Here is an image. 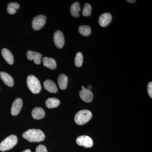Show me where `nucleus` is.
<instances>
[{
	"mask_svg": "<svg viewBox=\"0 0 152 152\" xmlns=\"http://www.w3.org/2000/svg\"><path fill=\"white\" fill-rule=\"evenodd\" d=\"M27 57L29 60H34V62L36 64H39L41 63L42 55L37 52L28 51L27 53Z\"/></svg>",
	"mask_w": 152,
	"mask_h": 152,
	"instance_id": "obj_11",
	"label": "nucleus"
},
{
	"mask_svg": "<svg viewBox=\"0 0 152 152\" xmlns=\"http://www.w3.org/2000/svg\"><path fill=\"white\" fill-rule=\"evenodd\" d=\"M92 114L88 110H82L76 114L75 121L77 125H82L88 123L91 118Z\"/></svg>",
	"mask_w": 152,
	"mask_h": 152,
	"instance_id": "obj_2",
	"label": "nucleus"
},
{
	"mask_svg": "<svg viewBox=\"0 0 152 152\" xmlns=\"http://www.w3.org/2000/svg\"><path fill=\"white\" fill-rule=\"evenodd\" d=\"M23 152H31V151L30 149H27L23 151Z\"/></svg>",
	"mask_w": 152,
	"mask_h": 152,
	"instance_id": "obj_27",
	"label": "nucleus"
},
{
	"mask_svg": "<svg viewBox=\"0 0 152 152\" xmlns=\"http://www.w3.org/2000/svg\"><path fill=\"white\" fill-rule=\"evenodd\" d=\"M78 145L85 148H91L93 146L94 142L92 139L88 136H81L78 137L76 140Z\"/></svg>",
	"mask_w": 152,
	"mask_h": 152,
	"instance_id": "obj_6",
	"label": "nucleus"
},
{
	"mask_svg": "<svg viewBox=\"0 0 152 152\" xmlns=\"http://www.w3.org/2000/svg\"><path fill=\"white\" fill-rule=\"evenodd\" d=\"M79 32L82 36L87 37L90 35L91 30L89 26H81L79 28Z\"/></svg>",
	"mask_w": 152,
	"mask_h": 152,
	"instance_id": "obj_21",
	"label": "nucleus"
},
{
	"mask_svg": "<svg viewBox=\"0 0 152 152\" xmlns=\"http://www.w3.org/2000/svg\"><path fill=\"white\" fill-rule=\"evenodd\" d=\"M71 14L73 17L78 18L80 16L79 12H80V4L78 2H75L72 4L71 7Z\"/></svg>",
	"mask_w": 152,
	"mask_h": 152,
	"instance_id": "obj_19",
	"label": "nucleus"
},
{
	"mask_svg": "<svg viewBox=\"0 0 152 152\" xmlns=\"http://www.w3.org/2000/svg\"><path fill=\"white\" fill-rule=\"evenodd\" d=\"M92 88V87L91 86H88V89L91 90Z\"/></svg>",
	"mask_w": 152,
	"mask_h": 152,
	"instance_id": "obj_28",
	"label": "nucleus"
},
{
	"mask_svg": "<svg viewBox=\"0 0 152 152\" xmlns=\"http://www.w3.org/2000/svg\"><path fill=\"white\" fill-rule=\"evenodd\" d=\"M82 89L80 92V96L81 99L86 102H91L94 97L92 92L91 90L86 88L83 86H82Z\"/></svg>",
	"mask_w": 152,
	"mask_h": 152,
	"instance_id": "obj_7",
	"label": "nucleus"
},
{
	"mask_svg": "<svg viewBox=\"0 0 152 152\" xmlns=\"http://www.w3.org/2000/svg\"><path fill=\"white\" fill-rule=\"evenodd\" d=\"M147 90L149 95L151 98H152V82H151L148 84Z\"/></svg>",
	"mask_w": 152,
	"mask_h": 152,
	"instance_id": "obj_25",
	"label": "nucleus"
},
{
	"mask_svg": "<svg viewBox=\"0 0 152 152\" xmlns=\"http://www.w3.org/2000/svg\"><path fill=\"white\" fill-rule=\"evenodd\" d=\"M36 152H48L46 147L42 145H39L36 150Z\"/></svg>",
	"mask_w": 152,
	"mask_h": 152,
	"instance_id": "obj_24",
	"label": "nucleus"
},
{
	"mask_svg": "<svg viewBox=\"0 0 152 152\" xmlns=\"http://www.w3.org/2000/svg\"><path fill=\"white\" fill-rule=\"evenodd\" d=\"M18 139L15 135L7 137L0 143V151L4 152L11 149L18 143Z\"/></svg>",
	"mask_w": 152,
	"mask_h": 152,
	"instance_id": "obj_4",
	"label": "nucleus"
},
{
	"mask_svg": "<svg viewBox=\"0 0 152 152\" xmlns=\"http://www.w3.org/2000/svg\"><path fill=\"white\" fill-rule=\"evenodd\" d=\"M127 1L130 3H134L136 1H134V0H128Z\"/></svg>",
	"mask_w": 152,
	"mask_h": 152,
	"instance_id": "obj_26",
	"label": "nucleus"
},
{
	"mask_svg": "<svg viewBox=\"0 0 152 152\" xmlns=\"http://www.w3.org/2000/svg\"><path fill=\"white\" fill-rule=\"evenodd\" d=\"M92 7L90 4H85L82 14L84 17H88L91 15V14Z\"/></svg>",
	"mask_w": 152,
	"mask_h": 152,
	"instance_id": "obj_23",
	"label": "nucleus"
},
{
	"mask_svg": "<svg viewBox=\"0 0 152 152\" xmlns=\"http://www.w3.org/2000/svg\"><path fill=\"white\" fill-rule=\"evenodd\" d=\"M1 54L7 63L9 64L12 65L14 63V57L11 52L8 49L4 48L1 50Z\"/></svg>",
	"mask_w": 152,
	"mask_h": 152,
	"instance_id": "obj_16",
	"label": "nucleus"
},
{
	"mask_svg": "<svg viewBox=\"0 0 152 152\" xmlns=\"http://www.w3.org/2000/svg\"><path fill=\"white\" fill-rule=\"evenodd\" d=\"M20 7V5L18 3L12 2L7 5V11L10 15H13L16 12L17 10Z\"/></svg>",
	"mask_w": 152,
	"mask_h": 152,
	"instance_id": "obj_20",
	"label": "nucleus"
},
{
	"mask_svg": "<svg viewBox=\"0 0 152 152\" xmlns=\"http://www.w3.org/2000/svg\"><path fill=\"white\" fill-rule=\"evenodd\" d=\"M112 17L110 13H104L102 14L99 18V23L100 26L103 27H105L111 21Z\"/></svg>",
	"mask_w": 152,
	"mask_h": 152,
	"instance_id": "obj_10",
	"label": "nucleus"
},
{
	"mask_svg": "<svg viewBox=\"0 0 152 152\" xmlns=\"http://www.w3.org/2000/svg\"><path fill=\"white\" fill-rule=\"evenodd\" d=\"M45 104L48 108H53L59 105L60 102L57 98H50L46 101Z\"/></svg>",
	"mask_w": 152,
	"mask_h": 152,
	"instance_id": "obj_18",
	"label": "nucleus"
},
{
	"mask_svg": "<svg viewBox=\"0 0 152 152\" xmlns=\"http://www.w3.org/2000/svg\"><path fill=\"white\" fill-rule=\"evenodd\" d=\"M45 88L49 92L56 93L58 91V88L54 82L51 80H47L44 83Z\"/></svg>",
	"mask_w": 152,
	"mask_h": 152,
	"instance_id": "obj_12",
	"label": "nucleus"
},
{
	"mask_svg": "<svg viewBox=\"0 0 152 152\" xmlns=\"http://www.w3.org/2000/svg\"><path fill=\"white\" fill-rule=\"evenodd\" d=\"M23 137L29 142H40L45 140V136L40 130L31 129L23 133Z\"/></svg>",
	"mask_w": 152,
	"mask_h": 152,
	"instance_id": "obj_1",
	"label": "nucleus"
},
{
	"mask_svg": "<svg viewBox=\"0 0 152 152\" xmlns=\"http://www.w3.org/2000/svg\"><path fill=\"white\" fill-rule=\"evenodd\" d=\"M47 18L44 15H39L34 18L32 20V27L35 31L40 30L46 23Z\"/></svg>",
	"mask_w": 152,
	"mask_h": 152,
	"instance_id": "obj_5",
	"label": "nucleus"
},
{
	"mask_svg": "<svg viewBox=\"0 0 152 152\" xmlns=\"http://www.w3.org/2000/svg\"><path fill=\"white\" fill-rule=\"evenodd\" d=\"M27 85L29 89L33 94H39L42 89L39 81L35 76L32 75H30L27 77Z\"/></svg>",
	"mask_w": 152,
	"mask_h": 152,
	"instance_id": "obj_3",
	"label": "nucleus"
},
{
	"mask_svg": "<svg viewBox=\"0 0 152 152\" xmlns=\"http://www.w3.org/2000/svg\"><path fill=\"white\" fill-rule=\"evenodd\" d=\"M31 114L33 118L36 120L42 119L45 115V111L40 107H36L33 109Z\"/></svg>",
	"mask_w": 152,
	"mask_h": 152,
	"instance_id": "obj_13",
	"label": "nucleus"
},
{
	"mask_svg": "<svg viewBox=\"0 0 152 152\" xmlns=\"http://www.w3.org/2000/svg\"><path fill=\"white\" fill-rule=\"evenodd\" d=\"M42 61L44 66L50 69L54 70L56 68V62L53 58L44 57Z\"/></svg>",
	"mask_w": 152,
	"mask_h": 152,
	"instance_id": "obj_15",
	"label": "nucleus"
},
{
	"mask_svg": "<svg viewBox=\"0 0 152 152\" xmlns=\"http://www.w3.org/2000/svg\"><path fill=\"white\" fill-rule=\"evenodd\" d=\"M0 77L4 83L9 87H12L14 84L13 79L10 75L4 72L0 73Z\"/></svg>",
	"mask_w": 152,
	"mask_h": 152,
	"instance_id": "obj_14",
	"label": "nucleus"
},
{
	"mask_svg": "<svg viewBox=\"0 0 152 152\" xmlns=\"http://www.w3.org/2000/svg\"><path fill=\"white\" fill-rule=\"evenodd\" d=\"M83 61V57L81 52H78L75 58V65L77 67H80Z\"/></svg>",
	"mask_w": 152,
	"mask_h": 152,
	"instance_id": "obj_22",
	"label": "nucleus"
},
{
	"mask_svg": "<svg viewBox=\"0 0 152 152\" xmlns=\"http://www.w3.org/2000/svg\"><path fill=\"white\" fill-rule=\"evenodd\" d=\"M53 39L55 45L57 48L59 49L63 48L65 44V39L61 31H56L54 35Z\"/></svg>",
	"mask_w": 152,
	"mask_h": 152,
	"instance_id": "obj_8",
	"label": "nucleus"
},
{
	"mask_svg": "<svg viewBox=\"0 0 152 152\" xmlns=\"http://www.w3.org/2000/svg\"><path fill=\"white\" fill-rule=\"evenodd\" d=\"M23 101L20 98L16 99L12 105L11 109V114L12 115H17L20 111L23 106Z\"/></svg>",
	"mask_w": 152,
	"mask_h": 152,
	"instance_id": "obj_9",
	"label": "nucleus"
},
{
	"mask_svg": "<svg viewBox=\"0 0 152 152\" xmlns=\"http://www.w3.org/2000/svg\"><path fill=\"white\" fill-rule=\"evenodd\" d=\"M68 78L65 75L61 74L58 78V83L61 89L65 90L68 84Z\"/></svg>",
	"mask_w": 152,
	"mask_h": 152,
	"instance_id": "obj_17",
	"label": "nucleus"
}]
</instances>
